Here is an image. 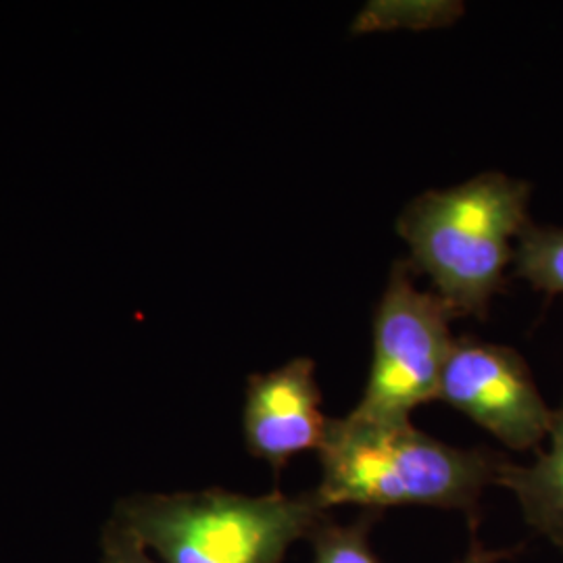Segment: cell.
<instances>
[{"label":"cell","mask_w":563,"mask_h":563,"mask_svg":"<svg viewBox=\"0 0 563 563\" xmlns=\"http://www.w3.org/2000/svg\"><path fill=\"white\" fill-rule=\"evenodd\" d=\"M323 511L313 493L249 497L209 488L132 497L113 518L163 563H280L290 544L311 537Z\"/></svg>","instance_id":"cell-3"},{"label":"cell","mask_w":563,"mask_h":563,"mask_svg":"<svg viewBox=\"0 0 563 563\" xmlns=\"http://www.w3.org/2000/svg\"><path fill=\"white\" fill-rule=\"evenodd\" d=\"M328 420L322 390L316 383V363L297 357L246 383L242 409L244 443L253 457L280 472L297 453L320 449Z\"/></svg>","instance_id":"cell-6"},{"label":"cell","mask_w":563,"mask_h":563,"mask_svg":"<svg viewBox=\"0 0 563 563\" xmlns=\"http://www.w3.org/2000/svg\"><path fill=\"white\" fill-rule=\"evenodd\" d=\"M102 563H163L148 555L146 544L120 520H111L102 530Z\"/></svg>","instance_id":"cell-11"},{"label":"cell","mask_w":563,"mask_h":563,"mask_svg":"<svg viewBox=\"0 0 563 563\" xmlns=\"http://www.w3.org/2000/svg\"><path fill=\"white\" fill-rule=\"evenodd\" d=\"M413 267L397 262L374 313V360L355 416L402 422L423 402L439 399L453 342L455 313L437 292L413 284Z\"/></svg>","instance_id":"cell-4"},{"label":"cell","mask_w":563,"mask_h":563,"mask_svg":"<svg viewBox=\"0 0 563 563\" xmlns=\"http://www.w3.org/2000/svg\"><path fill=\"white\" fill-rule=\"evenodd\" d=\"M528 201V181L488 172L405 205L397 232L411 251L409 263L432 280L455 318H486L514 263V242L530 222Z\"/></svg>","instance_id":"cell-2"},{"label":"cell","mask_w":563,"mask_h":563,"mask_svg":"<svg viewBox=\"0 0 563 563\" xmlns=\"http://www.w3.org/2000/svg\"><path fill=\"white\" fill-rule=\"evenodd\" d=\"M439 399L514 451L539 446L553 422V409L544 402L522 355L470 336L453 342Z\"/></svg>","instance_id":"cell-5"},{"label":"cell","mask_w":563,"mask_h":563,"mask_svg":"<svg viewBox=\"0 0 563 563\" xmlns=\"http://www.w3.org/2000/svg\"><path fill=\"white\" fill-rule=\"evenodd\" d=\"M463 13L462 2L430 0V2H369L357 20L353 32H376L395 27H443Z\"/></svg>","instance_id":"cell-9"},{"label":"cell","mask_w":563,"mask_h":563,"mask_svg":"<svg viewBox=\"0 0 563 563\" xmlns=\"http://www.w3.org/2000/svg\"><path fill=\"white\" fill-rule=\"evenodd\" d=\"M514 272L537 290L563 297V228L526 223L514 249Z\"/></svg>","instance_id":"cell-8"},{"label":"cell","mask_w":563,"mask_h":563,"mask_svg":"<svg viewBox=\"0 0 563 563\" xmlns=\"http://www.w3.org/2000/svg\"><path fill=\"white\" fill-rule=\"evenodd\" d=\"M367 534V518L349 526L318 523L309 537L316 549V563H380L369 547Z\"/></svg>","instance_id":"cell-10"},{"label":"cell","mask_w":563,"mask_h":563,"mask_svg":"<svg viewBox=\"0 0 563 563\" xmlns=\"http://www.w3.org/2000/svg\"><path fill=\"white\" fill-rule=\"evenodd\" d=\"M547 439L549 449L530 465L504 460L495 484L516 495L526 522L563 549V405L553 411Z\"/></svg>","instance_id":"cell-7"},{"label":"cell","mask_w":563,"mask_h":563,"mask_svg":"<svg viewBox=\"0 0 563 563\" xmlns=\"http://www.w3.org/2000/svg\"><path fill=\"white\" fill-rule=\"evenodd\" d=\"M507 558L505 551H488L484 549L483 544L478 543V539H474L465 558L460 563H497L499 560Z\"/></svg>","instance_id":"cell-12"},{"label":"cell","mask_w":563,"mask_h":563,"mask_svg":"<svg viewBox=\"0 0 563 563\" xmlns=\"http://www.w3.org/2000/svg\"><path fill=\"white\" fill-rule=\"evenodd\" d=\"M318 453L322 483L313 495L325 511L334 505L472 509L504 462L490 451L441 443L411 420L380 422L353 411L328 420Z\"/></svg>","instance_id":"cell-1"}]
</instances>
